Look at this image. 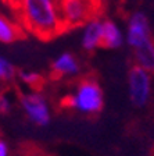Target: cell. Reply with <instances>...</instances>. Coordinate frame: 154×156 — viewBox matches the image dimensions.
I'll return each instance as SVG.
<instances>
[{
	"mask_svg": "<svg viewBox=\"0 0 154 156\" xmlns=\"http://www.w3.org/2000/svg\"><path fill=\"white\" fill-rule=\"evenodd\" d=\"M17 71L13 63L7 60L6 57L0 56V82H9L14 80Z\"/></svg>",
	"mask_w": 154,
	"mask_h": 156,
	"instance_id": "obj_12",
	"label": "cell"
},
{
	"mask_svg": "<svg viewBox=\"0 0 154 156\" xmlns=\"http://www.w3.org/2000/svg\"><path fill=\"white\" fill-rule=\"evenodd\" d=\"M150 41H153V36H151V29L147 17L140 11H136L128 20L125 42L132 50H135Z\"/></svg>",
	"mask_w": 154,
	"mask_h": 156,
	"instance_id": "obj_6",
	"label": "cell"
},
{
	"mask_svg": "<svg viewBox=\"0 0 154 156\" xmlns=\"http://www.w3.org/2000/svg\"><path fill=\"white\" fill-rule=\"evenodd\" d=\"M133 58L136 66L146 71L154 73V41H150L146 45L133 50Z\"/></svg>",
	"mask_w": 154,
	"mask_h": 156,
	"instance_id": "obj_10",
	"label": "cell"
},
{
	"mask_svg": "<svg viewBox=\"0 0 154 156\" xmlns=\"http://www.w3.org/2000/svg\"><path fill=\"white\" fill-rule=\"evenodd\" d=\"M104 95L99 82L93 78H84L75 85L72 94L64 99V106L80 114L93 116L101 112Z\"/></svg>",
	"mask_w": 154,
	"mask_h": 156,
	"instance_id": "obj_2",
	"label": "cell"
},
{
	"mask_svg": "<svg viewBox=\"0 0 154 156\" xmlns=\"http://www.w3.org/2000/svg\"><path fill=\"white\" fill-rule=\"evenodd\" d=\"M51 71H53L54 75L61 77V78L75 77V75L79 74L80 66H79V62L77 60V57L72 53L64 52L53 60V63H51Z\"/></svg>",
	"mask_w": 154,
	"mask_h": 156,
	"instance_id": "obj_8",
	"label": "cell"
},
{
	"mask_svg": "<svg viewBox=\"0 0 154 156\" xmlns=\"http://www.w3.org/2000/svg\"><path fill=\"white\" fill-rule=\"evenodd\" d=\"M125 41V35L121 28L111 20H103V34H101V46L107 49H118Z\"/></svg>",
	"mask_w": 154,
	"mask_h": 156,
	"instance_id": "obj_9",
	"label": "cell"
},
{
	"mask_svg": "<svg viewBox=\"0 0 154 156\" xmlns=\"http://www.w3.org/2000/svg\"><path fill=\"white\" fill-rule=\"evenodd\" d=\"M22 28L42 39L64 32L60 0H19L14 7Z\"/></svg>",
	"mask_w": 154,
	"mask_h": 156,
	"instance_id": "obj_1",
	"label": "cell"
},
{
	"mask_svg": "<svg viewBox=\"0 0 154 156\" xmlns=\"http://www.w3.org/2000/svg\"><path fill=\"white\" fill-rule=\"evenodd\" d=\"M21 36V28L13 20L0 14V42L13 43Z\"/></svg>",
	"mask_w": 154,
	"mask_h": 156,
	"instance_id": "obj_11",
	"label": "cell"
},
{
	"mask_svg": "<svg viewBox=\"0 0 154 156\" xmlns=\"http://www.w3.org/2000/svg\"><path fill=\"white\" fill-rule=\"evenodd\" d=\"M101 34H103V20L94 18L89 20L84 25L80 35V45L86 52H93L101 48Z\"/></svg>",
	"mask_w": 154,
	"mask_h": 156,
	"instance_id": "obj_7",
	"label": "cell"
},
{
	"mask_svg": "<svg viewBox=\"0 0 154 156\" xmlns=\"http://www.w3.org/2000/svg\"><path fill=\"white\" fill-rule=\"evenodd\" d=\"M19 103L26 119L38 127H45L51 120V110L49 102L40 92L31 91L19 98Z\"/></svg>",
	"mask_w": 154,
	"mask_h": 156,
	"instance_id": "obj_4",
	"label": "cell"
},
{
	"mask_svg": "<svg viewBox=\"0 0 154 156\" xmlns=\"http://www.w3.org/2000/svg\"><path fill=\"white\" fill-rule=\"evenodd\" d=\"M11 99L6 94H0V114H7L11 110Z\"/></svg>",
	"mask_w": 154,
	"mask_h": 156,
	"instance_id": "obj_14",
	"label": "cell"
},
{
	"mask_svg": "<svg viewBox=\"0 0 154 156\" xmlns=\"http://www.w3.org/2000/svg\"><path fill=\"white\" fill-rule=\"evenodd\" d=\"M19 80L31 88L39 87L40 82H42V77L38 73H33V71H21L19 73Z\"/></svg>",
	"mask_w": 154,
	"mask_h": 156,
	"instance_id": "obj_13",
	"label": "cell"
},
{
	"mask_svg": "<svg viewBox=\"0 0 154 156\" xmlns=\"http://www.w3.org/2000/svg\"><path fill=\"white\" fill-rule=\"evenodd\" d=\"M10 151H9V145L6 144V141H3L0 138V156H9Z\"/></svg>",
	"mask_w": 154,
	"mask_h": 156,
	"instance_id": "obj_15",
	"label": "cell"
},
{
	"mask_svg": "<svg viewBox=\"0 0 154 156\" xmlns=\"http://www.w3.org/2000/svg\"><path fill=\"white\" fill-rule=\"evenodd\" d=\"M3 2H4V3H7V4H10V6H11V7L14 9V7L17 6V3H18L19 0H3Z\"/></svg>",
	"mask_w": 154,
	"mask_h": 156,
	"instance_id": "obj_16",
	"label": "cell"
},
{
	"mask_svg": "<svg viewBox=\"0 0 154 156\" xmlns=\"http://www.w3.org/2000/svg\"><path fill=\"white\" fill-rule=\"evenodd\" d=\"M128 94L129 99L135 106L143 107L149 103L151 96V75L143 68H131L128 74Z\"/></svg>",
	"mask_w": 154,
	"mask_h": 156,
	"instance_id": "obj_5",
	"label": "cell"
},
{
	"mask_svg": "<svg viewBox=\"0 0 154 156\" xmlns=\"http://www.w3.org/2000/svg\"><path fill=\"white\" fill-rule=\"evenodd\" d=\"M100 9V0H64L60 2L61 18L65 29L85 25L94 18Z\"/></svg>",
	"mask_w": 154,
	"mask_h": 156,
	"instance_id": "obj_3",
	"label": "cell"
},
{
	"mask_svg": "<svg viewBox=\"0 0 154 156\" xmlns=\"http://www.w3.org/2000/svg\"><path fill=\"white\" fill-rule=\"evenodd\" d=\"M60 2H64V0H60Z\"/></svg>",
	"mask_w": 154,
	"mask_h": 156,
	"instance_id": "obj_17",
	"label": "cell"
}]
</instances>
